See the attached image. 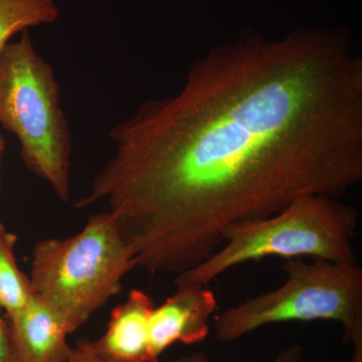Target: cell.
I'll list each match as a JSON object with an SVG mask.
<instances>
[{
	"label": "cell",
	"mask_w": 362,
	"mask_h": 362,
	"mask_svg": "<svg viewBox=\"0 0 362 362\" xmlns=\"http://www.w3.org/2000/svg\"><path fill=\"white\" fill-rule=\"evenodd\" d=\"M192 362H211L202 352L192 354ZM274 362H303V349L299 344H291L279 352Z\"/></svg>",
	"instance_id": "obj_11"
},
{
	"label": "cell",
	"mask_w": 362,
	"mask_h": 362,
	"mask_svg": "<svg viewBox=\"0 0 362 362\" xmlns=\"http://www.w3.org/2000/svg\"><path fill=\"white\" fill-rule=\"evenodd\" d=\"M216 308L214 292L206 286H177L149 320L150 362H159L166 349L176 342L192 345L209 337V319Z\"/></svg>",
	"instance_id": "obj_6"
},
{
	"label": "cell",
	"mask_w": 362,
	"mask_h": 362,
	"mask_svg": "<svg viewBox=\"0 0 362 362\" xmlns=\"http://www.w3.org/2000/svg\"><path fill=\"white\" fill-rule=\"evenodd\" d=\"M283 269L284 284L216 317L221 342H233L270 324L335 321L343 326V340L362 335V268L356 263L289 259Z\"/></svg>",
	"instance_id": "obj_5"
},
{
	"label": "cell",
	"mask_w": 362,
	"mask_h": 362,
	"mask_svg": "<svg viewBox=\"0 0 362 362\" xmlns=\"http://www.w3.org/2000/svg\"><path fill=\"white\" fill-rule=\"evenodd\" d=\"M136 267L118 223L103 211L90 216L71 237L37 242L28 278L35 297L71 335L120 293L123 279Z\"/></svg>",
	"instance_id": "obj_3"
},
{
	"label": "cell",
	"mask_w": 362,
	"mask_h": 362,
	"mask_svg": "<svg viewBox=\"0 0 362 362\" xmlns=\"http://www.w3.org/2000/svg\"><path fill=\"white\" fill-rule=\"evenodd\" d=\"M0 126L20 140L25 168L70 202L71 135L61 89L28 30L0 52Z\"/></svg>",
	"instance_id": "obj_4"
},
{
	"label": "cell",
	"mask_w": 362,
	"mask_h": 362,
	"mask_svg": "<svg viewBox=\"0 0 362 362\" xmlns=\"http://www.w3.org/2000/svg\"><path fill=\"white\" fill-rule=\"evenodd\" d=\"M0 362H14L8 321L0 308Z\"/></svg>",
	"instance_id": "obj_13"
},
{
	"label": "cell",
	"mask_w": 362,
	"mask_h": 362,
	"mask_svg": "<svg viewBox=\"0 0 362 362\" xmlns=\"http://www.w3.org/2000/svg\"><path fill=\"white\" fill-rule=\"evenodd\" d=\"M153 309V301L146 293L132 290L112 310L104 334L93 341L81 342L107 361L150 362L149 320Z\"/></svg>",
	"instance_id": "obj_7"
},
{
	"label": "cell",
	"mask_w": 362,
	"mask_h": 362,
	"mask_svg": "<svg viewBox=\"0 0 362 362\" xmlns=\"http://www.w3.org/2000/svg\"><path fill=\"white\" fill-rule=\"evenodd\" d=\"M358 220V209L338 197L304 195L269 218L226 228L221 249L176 275L175 284L207 286L233 267L269 257L356 263L354 239Z\"/></svg>",
	"instance_id": "obj_2"
},
{
	"label": "cell",
	"mask_w": 362,
	"mask_h": 362,
	"mask_svg": "<svg viewBox=\"0 0 362 362\" xmlns=\"http://www.w3.org/2000/svg\"><path fill=\"white\" fill-rule=\"evenodd\" d=\"M8 321L14 362H66L70 352L65 324L33 297Z\"/></svg>",
	"instance_id": "obj_8"
},
{
	"label": "cell",
	"mask_w": 362,
	"mask_h": 362,
	"mask_svg": "<svg viewBox=\"0 0 362 362\" xmlns=\"http://www.w3.org/2000/svg\"><path fill=\"white\" fill-rule=\"evenodd\" d=\"M54 0H0V52L16 33L58 20Z\"/></svg>",
	"instance_id": "obj_10"
},
{
	"label": "cell",
	"mask_w": 362,
	"mask_h": 362,
	"mask_svg": "<svg viewBox=\"0 0 362 362\" xmlns=\"http://www.w3.org/2000/svg\"><path fill=\"white\" fill-rule=\"evenodd\" d=\"M1 126H0V192L2 187V159H4V148H6V140L2 135Z\"/></svg>",
	"instance_id": "obj_15"
},
{
	"label": "cell",
	"mask_w": 362,
	"mask_h": 362,
	"mask_svg": "<svg viewBox=\"0 0 362 362\" xmlns=\"http://www.w3.org/2000/svg\"><path fill=\"white\" fill-rule=\"evenodd\" d=\"M66 362H110L100 358L99 356H95L94 354L89 351L82 342H78L75 347H71L69 352L68 358ZM169 362H192V356H182L175 361Z\"/></svg>",
	"instance_id": "obj_12"
},
{
	"label": "cell",
	"mask_w": 362,
	"mask_h": 362,
	"mask_svg": "<svg viewBox=\"0 0 362 362\" xmlns=\"http://www.w3.org/2000/svg\"><path fill=\"white\" fill-rule=\"evenodd\" d=\"M16 233L9 232L0 221V308L11 318L28 306L33 299L30 278L16 263Z\"/></svg>",
	"instance_id": "obj_9"
},
{
	"label": "cell",
	"mask_w": 362,
	"mask_h": 362,
	"mask_svg": "<svg viewBox=\"0 0 362 362\" xmlns=\"http://www.w3.org/2000/svg\"><path fill=\"white\" fill-rule=\"evenodd\" d=\"M110 138L115 154L76 207L105 204L137 267L176 276L230 226L361 182L362 58L341 33L221 45Z\"/></svg>",
	"instance_id": "obj_1"
},
{
	"label": "cell",
	"mask_w": 362,
	"mask_h": 362,
	"mask_svg": "<svg viewBox=\"0 0 362 362\" xmlns=\"http://www.w3.org/2000/svg\"><path fill=\"white\" fill-rule=\"evenodd\" d=\"M354 345V354L350 362H362V335L354 338L351 341Z\"/></svg>",
	"instance_id": "obj_14"
}]
</instances>
